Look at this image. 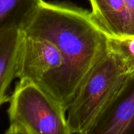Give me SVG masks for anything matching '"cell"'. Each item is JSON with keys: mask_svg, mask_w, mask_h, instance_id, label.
I'll return each mask as SVG.
<instances>
[{"mask_svg": "<svg viewBox=\"0 0 134 134\" xmlns=\"http://www.w3.org/2000/svg\"><path fill=\"white\" fill-rule=\"evenodd\" d=\"M92 14L112 37L133 35L132 23L125 0H89Z\"/></svg>", "mask_w": 134, "mask_h": 134, "instance_id": "obj_7", "label": "cell"}, {"mask_svg": "<svg viewBox=\"0 0 134 134\" xmlns=\"http://www.w3.org/2000/svg\"><path fill=\"white\" fill-rule=\"evenodd\" d=\"M9 103L10 125H18L29 134H73L67 110L29 80H19Z\"/></svg>", "mask_w": 134, "mask_h": 134, "instance_id": "obj_3", "label": "cell"}, {"mask_svg": "<svg viewBox=\"0 0 134 134\" xmlns=\"http://www.w3.org/2000/svg\"><path fill=\"white\" fill-rule=\"evenodd\" d=\"M126 74L109 50L81 83L68 110L67 120L73 134L83 131L123 85Z\"/></svg>", "mask_w": 134, "mask_h": 134, "instance_id": "obj_2", "label": "cell"}, {"mask_svg": "<svg viewBox=\"0 0 134 134\" xmlns=\"http://www.w3.org/2000/svg\"><path fill=\"white\" fill-rule=\"evenodd\" d=\"M24 32L49 40L62 53L71 102L84 78L108 51L110 36L91 12L43 0Z\"/></svg>", "mask_w": 134, "mask_h": 134, "instance_id": "obj_1", "label": "cell"}, {"mask_svg": "<svg viewBox=\"0 0 134 134\" xmlns=\"http://www.w3.org/2000/svg\"><path fill=\"white\" fill-rule=\"evenodd\" d=\"M128 10L129 12L132 23V29H133V34H134V0H125Z\"/></svg>", "mask_w": 134, "mask_h": 134, "instance_id": "obj_11", "label": "cell"}, {"mask_svg": "<svg viewBox=\"0 0 134 134\" xmlns=\"http://www.w3.org/2000/svg\"><path fill=\"white\" fill-rule=\"evenodd\" d=\"M42 0H0V30L18 27L23 31Z\"/></svg>", "mask_w": 134, "mask_h": 134, "instance_id": "obj_8", "label": "cell"}, {"mask_svg": "<svg viewBox=\"0 0 134 134\" xmlns=\"http://www.w3.org/2000/svg\"><path fill=\"white\" fill-rule=\"evenodd\" d=\"M4 134H29V133L23 127L18 125L12 124L10 125V127L5 132Z\"/></svg>", "mask_w": 134, "mask_h": 134, "instance_id": "obj_10", "label": "cell"}, {"mask_svg": "<svg viewBox=\"0 0 134 134\" xmlns=\"http://www.w3.org/2000/svg\"><path fill=\"white\" fill-rule=\"evenodd\" d=\"M17 77L31 81L68 110L71 99L67 89L66 62L49 40L25 34Z\"/></svg>", "mask_w": 134, "mask_h": 134, "instance_id": "obj_4", "label": "cell"}, {"mask_svg": "<svg viewBox=\"0 0 134 134\" xmlns=\"http://www.w3.org/2000/svg\"><path fill=\"white\" fill-rule=\"evenodd\" d=\"M108 48L126 74L134 73V34L124 37L110 36Z\"/></svg>", "mask_w": 134, "mask_h": 134, "instance_id": "obj_9", "label": "cell"}, {"mask_svg": "<svg viewBox=\"0 0 134 134\" xmlns=\"http://www.w3.org/2000/svg\"><path fill=\"white\" fill-rule=\"evenodd\" d=\"M25 36L18 27L0 30V107L10 99L7 91L18 75Z\"/></svg>", "mask_w": 134, "mask_h": 134, "instance_id": "obj_6", "label": "cell"}, {"mask_svg": "<svg viewBox=\"0 0 134 134\" xmlns=\"http://www.w3.org/2000/svg\"><path fill=\"white\" fill-rule=\"evenodd\" d=\"M77 134H134V73L88 125Z\"/></svg>", "mask_w": 134, "mask_h": 134, "instance_id": "obj_5", "label": "cell"}]
</instances>
